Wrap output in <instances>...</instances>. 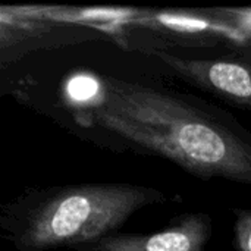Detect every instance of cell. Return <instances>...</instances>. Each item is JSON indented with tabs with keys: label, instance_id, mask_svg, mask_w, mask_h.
Wrapping results in <instances>:
<instances>
[{
	"label": "cell",
	"instance_id": "5",
	"mask_svg": "<svg viewBox=\"0 0 251 251\" xmlns=\"http://www.w3.org/2000/svg\"><path fill=\"white\" fill-rule=\"evenodd\" d=\"M207 12L228 28L237 31L243 38L246 53L251 51V7H215L207 9Z\"/></svg>",
	"mask_w": 251,
	"mask_h": 251
},
{
	"label": "cell",
	"instance_id": "7",
	"mask_svg": "<svg viewBox=\"0 0 251 251\" xmlns=\"http://www.w3.org/2000/svg\"><path fill=\"white\" fill-rule=\"evenodd\" d=\"M243 57H246L249 62H251V51H249V53H244V54H243Z\"/></svg>",
	"mask_w": 251,
	"mask_h": 251
},
{
	"label": "cell",
	"instance_id": "4",
	"mask_svg": "<svg viewBox=\"0 0 251 251\" xmlns=\"http://www.w3.org/2000/svg\"><path fill=\"white\" fill-rule=\"evenodd\" d=\"M213 234V219L204 212L184 213L151 234L113 232L79 244L72 251H206Z\"/></svg>",
	"mask_w": 251,
	"mask_h": 251
},
{
	"label": "cell",
	"instance_id": "1",
	"mask_svg": "<svg viewBox=\"0 0 251 251\" xmlns=\"http://www.w3.org/2000/svg\"><path fill=\"white\" fill-rule=\"evenodd\" d=\"M91 79L93 94L63 97L81 135L168 159L203 181L251 187V132L232 115L169 88L115 76Z\"/></svg>",
	"mask_w": 251,
	"mask_h": 251
},
{
	"label": "cell",
	"instance_id": "6",
	"mask_svg": "<svg viewBox=\"0 0 251 251\" xmlns=\"http://www.w3.org/2000/svg\"><path fill=\"white\" fill-rule=\"evenodd\" d=\"M234 237L232 243L237 251H251V210L234 209Z\"/></svg>",
	"mask_w": 251,
	"mask_h": 251
},
{
	"label": "cell",
	"instance_id": "2",
	"mask_svg": "<svg viewBox=\"0 0 251 251\" xmlns=\"http://www.w3.org/2000/svg\"><path fill=\"white\" fill-rule=\"evenodd\" d=\"M168 201L154 187L128 182L28 188L1 206L0 231L18 251L71 250L118 232L137 212Z\"/></svg>",
	"mask_w": 251,
	"mask_h": 251
},
{
	"label": "cell",
	"instance_id": "3",
	"mask_svg": "<svg viewBox=\"0 0 251 251\" xmlns=\"http://www.w3.org/2000/svg\"><path fill=\"white\" fill-rule=\"evenodd\" d=\"M151 54L194 87L251 110V62L246 57L190 59L160 49H153Z\"/></svg>",
	"mask_w": 251,
	"mask_h": 251
}]
</instances>
